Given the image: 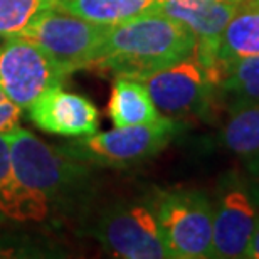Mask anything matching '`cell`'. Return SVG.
<instances>
[{"label":"cell","mask_w":259,"mask_h":259,"mask_svg":"<svg viewBox=\"0 0 259 259\" xmlns=\"http://www.w3.org/2000/svg\"><path fill=\"white\" fill-rule=\"evenodd\" d=\"M96 239L108 254L125 259H167L157 217L148 204H118L98 221Z\"/></svg>","instance_id":"8"},{"label":"cell","mask_w":259,"mask_h":259,"mask_svg":"<svg viewBox=\"0 0 259 259\" xmlns=\"http://www.w3.org/2000/svg\"><path fill=\"white\" fill-rule=\"evenodd\" d=\"M108 29L110 25L95 24L56 5L37 15L17 35L37 44L69 76L77 69H91Z\"/></svg>","instance_id":"3"},{"label":"cell","mask_w":259,"mask_h":259,"mask_svg":"<svg viewBox=\"0 0 259 259\" xmlns=\"http://www.w3.org/2000/svg\"><path fill=\"white\" fill-rule=\"evenodd\" d=\"M251 172H249V182H247V189L252 195V199L259 207V157L252 158V165H251Z\"/></svg>","instance_id":"20"},{"label":"cell","mask_w":259,"mask_h":259,"mask_svg":"<svg viewBox=\"0 0 259 259\" xmlns=\"http://www.w3.org/2000/svg\"><path fill=\"white\" fill-rule=\"evenodd\" d=\"M58 0H0V35H17Z\"/></svg>","instance_id":"17"},{"label":"cell","mask_w":259,"mask_h":259,"mask_svg":"<svg viewBox=\"0 0 259 259\" xmlns=\"http://www.w3.org/2000/svg\"><path fill=\"white\" fill-rule=\"evenodd\" d=\"M108 116L118 128L145 125L162 118L143 81L132 77H116L113 82Z\"/></svg>","instance_id":"13"},{"label":"cell","mask_w":259,"mask_h":259,"mask_svg":"<svg viewBox=\"0 0 259 259\" xmlns=\"http://www.w3.org/2000/svg\"><path fill=\"white\" fill-rule=\"evenodd\" d=\"M22 108L17 106L0 88V133L7 135L19 128Z\"/></svg>","instance_id":"18"},{"label":"cell","mask_w":259,"mask_h":259,"mask_svg":"<svg viewBox=\"0 0 259 259\" xmlns=\"http://www.w3.org/2000/svg\"><path fill=\"white\" fill-rule=\"evenodd\" d=\"M15 180L12 162H10V145H9V133H0V195L12 185Z\"/></svg>","instance_id":"19"},{"label":"cell","mask_w":259,"mask_h":259,"mask_svg":"<svg viewBox=\"0 0 259 259\" xmlns=\"http://www.w3.org/2000/svg\"><path fill=\"white\" fill-rule=\"evenodd\" d=\"M66 77L32 40L9 35L0 46V88L22 110H29L46 91L63 84Z\"/></svg>","instance_id":"7"},{"label":"cell","mask_w":259,"mask_h":259,"mask_svg":"<svg viewBox=\"0 0 259 259\" xmlns=\"http://www.w3.org/2000/svg\"><path fill=\"white\" fill-rule=\"evenodd\" d=\"M177 130V121L162 116L160 120L145 125L115 126V130L110 132H95L61 148L84 163L126 167L148 160L162 152L175 137Z\"/></svg>","instance_id":"6"},{"label":"cell","mask_w":259,"mask_h":259,"mask_svg":"<svg viewBox=\"0 0 259 259\" xmlns=\"http://www.w3.org/2000/svg\"><path fill=\"white\" fill-rule=\"evenodd\" d=\"M217 96L224 100L231 111L259 105V54L237 59L222 67Z\"/></svg>","instance_id":"14"},{"label":"cell","mask_w":259,"mask_h":259,"mask_svg":"<svg viewBox=\"0 0 259 259\" xmlns=\"http://www.w3.org/2000/svg\"><path fill=\"white\" fill-rule=\"evenodd\" d=\"M241 0L207 2V0H158L153 10H158L187 27L195 37V53L212 63H217L215 49L227 22L239 7ZM219 64V63H217ZM221 66V64H219Z\"/></svg>","instance_id":"11"},{"label":"cell","mask_w":259,"mask_h":259,"mask_svg":"<svg viewBox=\"0 0 259 259\" xmlns=\"http://www.w3.org/2000/svg\"><path fill=\"white\" fill-rule=\"evenodd\" d=\"M207 2H229V0H207Z\"/></svg>","instance_id":"22"},{"label":"cell","mask_w":259,"mask_h":259,"mask_svg":"<svg viewBox=\"0 0 259 259\" xmlns=\"http://www.w3.org/2000/svg\"><path fill=\"white\" fill-rule=\"evenodd\" d=\"M259 54V0H241L217 42L215 59L222 67Z\"/></svg>","instance_id":"12"},{"label":"cell","mask_w":259,"mask_h":259,"mask_svg":"<svg viewBox=\"0 0 259 259\" xmlns=\"http://www.w3.org/2000/svg\"><path fill=\"white\" fill-rule=\"evenodd\" d=\"M158 0H58V7L101 25H118L147 14Z\"/></svg>","instance_id":"15"},{"label":"cell","mask_w":259,"mask_h":259,"mask_svg":"<svg viewBox=\"0 0 259 259\" xmlns=\"http://www.w3.org/2000/svg\"><path fill=\"white\" fill-rule=\"evenodd\" d=\"M221 77L222 67L194 49L189 58L148 76L143 84L158 111L174 120L204 113L217 98Z\"/></svg>","instance_id":"4"},{"label":"cell","mask_w":259,"mask_h":259,"mask_svg":"<svg viewBox=\"0 0 259 259\" xmlns=\"http://www.w3.org/2000/svg\"><path fill=\"white\" fill-rule=\"evenodd\" d=\"M195 44L187 27L158 10H150L108 29L91 69L143 81L163 67L189 58Z\"/></svg>","instance_id":"1"},{"label":"cell","mask_w":259,"mask_h":259,"mask_svg":"<svg viewBox=\"0 0 259 259\" xmlns=\"http://www.w3.org/2000/svg\"><path fill=\"white\" fill-rule=\"evenodd\" d=\"M221 145L237 157H259V105L231 111L221 130Z\"/></svg>","instance_id":"16"},{"label":"cell","mask_w":259,"mask_h":259,"mask_svg":"<svg viewBox=\"0 0 259 259\" xmlns=\"http://www.w3.org/2000/svg\"><path fill=\"white\" fill-rule=\"evenodd\" d=\"M246 259H259V224L256 227L254 234H252L251 244H249V247H247Z\"/></svg>","instance_id":"21"},{"label":"cell","mask_w":259,"mask_h":259,"mask_svg":"<svg viewBox=\"0 0 259 259\" xmlns=\"http://www.w3.org/2000/svg\"><path fill=\"white\" fill-rule=\"evenodd\" d=\"M9 145L15 179L49 202L71 192L86 177L84 162L44 143L27 130L15 128L9 133Z\"/></svg>","instance_id":"5"},{"label":"cell","mask_w":259,"mask_h":259,"mask_svg":"<svg viewBox=\"0 0 259 259\" xmlns=\"http://www.w3.org/2000/svg\"><path fill=\"white\" fill-rule=\"evenodd\" d=\"M257 224L259 207L247 185L231 179L212 204V257H246Z\"/></svg>","instance_id":"9"},{"label":"cell","mask_w":259,"mask_h":259,"mask_svg":"<svg viewBox=\"0 0 259 259\" xmlns=\"http://www.w3.org/2000/svg\"><path fill=\"white\" fill-rule=\"evenodd\" d=\"M29 113L35 126L61 137H88L100 126L98 108L88 98L64 91L61 86L46 91Z\"/></svg>","instance_id":"10"},{"label":"cell","mask_w":259,"mask_h":259,"mask_svg":"<svg viewBox=\"0 0 259 259\" xmlns=\"http://www.w3.org/2000/svg\"><path fill=\"white\" fill-rule=\"evenodd\" d=\"M174 259L212 257V202L200 190H155L148 200Z\"/></svg>","instance_id":"2"}]
</instances>
